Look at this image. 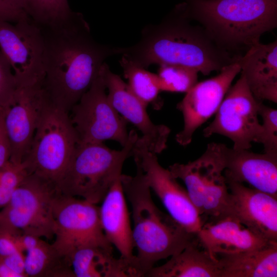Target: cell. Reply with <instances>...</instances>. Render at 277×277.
I'll list each match as a JSON object with an SVG mask.
<instances>
[{"instance_id": "cell-1", "label": "cell", "mask_w": 277, "mask_h": 277, "mask_svg": "<svg viewBox=\"0 0 277 277\" xmlns=\"http://www.w3.org/2000/svg\"><path fill=\"white\" fill-rule=\"evenodd\" d=\"M38 26L44 39L42 87L52 105L69 113L91 86L105 60L121 54V47L96 42L79 12Z\"/></svg>"}, {"instance_id": "cell-2", "label": "cell", "mask_w": 277, "mask_h": 277, "mask_svg": "<svg viewBox=\"0 0 277 277\" xmlns=\"http://www.w3.org/2000/svg\"><path fill=\"white\" fill-rule=\"evenodd\" d=\"M191 22L178 4L160 23L145 27L137 43L121 47V55L145 68L153 64L179 65L205 75L240 60L220 47L201 26Z\"/></svg>"}, {"instance_id": "cell-3", "label": "cell", "mask_w": 277, "mask_h": 277, "mask_svg": "<svg viewBox=\"0 0 277 277\" xmlns=\"http://www.w3.org/2000/svg\"><path fill=\"white\" fill-rule=\"evenodd\" d=\"M180 5L220 47L239 57L277 27V0H191Z\"/></svg>"}, {"instance_id": "cell-4", "label": "cell", "mask_w": 277, "mask_h": 277, "mask_svg": "<svg viewBox=\"0 0 277 277\" xmlns=\"http://www.w3.org/2000/svg\"><path fill=\"white\" fill-rule=\"evenodd\" d=\"M123 189L132 211L136 264L141 277L145 276L156 262L179 253L196 238L154 203L151 189L142 170L134 176L122 174Z\"/></svg>"}, {"instance_id": "cell-5", "label": "cell", "mask_w": 277, "mask_h": 277, "mask_svg": "<svg viewBox=\"0 0 277 277\" xmlns=\"http://www.w3.org/2000/svg\"><path fill=\"white\" fill-rule=\"evenodd\" d=\"M129 132L128 140L120 150L102 143H78L66 168L57 183L62 194L81 197L91 203L101 202L122 174L126 160L132 156L137 137Z\"/></svg>"}, {"instance_id": "cell-6", "label": "cell", "mask_w": 277, "mask_h": 277, "mask_svg": "<svg viewBox=\"0 0 277 277\" xmlns=\"http://www.w3.org/2000/svg\"><path fill=\"white\" fill-rule=\"evenodd\" d=\"M226 145L211 143L204 153L187 164L169 167L173 176L181 180L204 223L229 215L230 193L224 174Z\"/></svg>"}, {"instance_id": "cell-7", "label": "cell", "mask_w": 277, "mask_h": 277, "mask_svg": "<svg viewBox=\"0 0 277 277\" xmlns=\"http://www.w3.org/2000/svg\"><path fill=\"white\" fill-rule=\"evenodd\" d=\"M78 144L69 113L50 103L22 164L27 174H35L57 184Z\"/></svg>"}, {"instance_id": "cell-8", "label": "cell", "mask_w": 277, "mask_h": 277, "mask_svg": "<svg viewBox=\"0 0 277 277\" xmlns=\"http://www.w3.org/2000/svg\"><path fill=\"white\" fill-rule=\"evenodd\" d=\"M60 192L55 182L28 174L0 210V225L19 233L52 239L53 205Z\"/></svg>"}, {"instance_id": "cell-9", "label": "cell", "mask_w": 277, "mask_h": 277, "mask_svg": "<svg viewBox=\"0 0 277 277\" xmlns=\"http://www.w3.org/2000/svg\"><path fill=\"white\" fill-rule=\"evenodd\" d=\"M106 89L102 65L89 89L70 111L78 143L111 140L122 147L126 144L129 137L127 122L111 104Z\"/></svg>"}, {"instance_id": "cell-10", "label": "cell", "mask_w": 277, "mask_h": 277, "mask_svg": "<svg viewBox=\"0 0 277 277\" xmlns=\"http://www.w3.org/2000/svg\"><path fill=\"white\" fill-rule=\"evenodd\" d=\"M53 214L55 231L52 244L67 259L84 247L112 249L103 230L97 204L60 192L54 200Z\"/></svg>"}, {"instance_id": "cell-11", "label": "cell", "mask_w": 277, "mask_h": 277, "mask_svg": "<svg viewBox=\"0 0 277 277\" xmlns=\"http://www.w3.org/2000/svg\"><path fill=\"white\" fill-rule=\"evenodd\" d=\"M261 101L249 89L243 75L226 94L213 121L203 130L205 137L217 134L230 139L233 149L247 150L258 143L262 126L258 115Z\"/></svg>"}, {"instance_id": "cell-12", "label": "cell", "mask_w": 277, "mask_h": 277, "mask_svg": "<svg viewBox=\"0 0 277 277\" xmlns=\"http://www.w3.org/2000/svg\"><path fill=\"white\" fill-rule=\"evenodd\" d=\"M132 156L136 167L142 170L150 189L160 199L169 215L187 231L196 234L204 222L187 190L168 169L160 164L156 154L149 150L142 137L138 136L135 142Z\"/></svg>"}, {"instance_id": "cell-13", "label": "cell", "mask_w": 277, "mask_h": 277, "mask_svg": "<svg viewBox=\"0 0 277 277\" xmlns=\"http://www.w3.org/2000/svg\"><path fill=\"white\" fill-rule=\"evenodd\" d=\"M0 49L11 65L18 86L42 81L44 39L40 27L30 18L14 24L0 21Z\"/></svg>"}, {"instance_id": "cell-14", "label": "cell", "mask_w": 277, "mask_h": 277, "mask_svg": "<svg viewBox=\"0 0 277 277\" xmlns=\"http://www.w3.org/2000/svg\"><path fill=\"white\" fill-rule=\"evenodd\" d=\"M239 61L223 68L216 76L197 82L177 105L184 126L175 136L176 142L186 146L196 130L215 114L235 76L240 73Z\"/></svg>"}, {"instance_id": "cell-15", "label": "cell", "mask_w": 277, "mask_h": 277, "mask_svg": "<svg viewBox=\"0 0 277 277\" xmlns=\"http://www.w3.org/2000/svg\"><path fill=\"white\" fill-rule=\"evenodd\" d=\"M42 81L18 86L4 113L11 147L10 161L21 164L27 154L42 114L50 103Z\"/></svg>"}, {"instance_id": "cell-16", "label": "cell", "mask_w": 277, "mask_h": 277, "mask_svg": "<svg viewBox=\"0 0 277 277\" xmlns=\"http://www.w3.org/2000/svg\"><path fill=\"white\" fill-rule=\"evenodd\" d=\"M103 70L108 97L114 108L127 122L133 125L142 133L141 137L149 150L156 154L161 153L167 147L169 128L163 124H155L151 120L147 106L105 63L103 65Z\"/></svg>"}, {"instance_id": "cell-17", "label": "cell", "mask_w": 277, "mask_h": 277, "mask_svg": "<svg viewBox=\"0 0 277 277\" xmlns=\"http://www.w3.org/2000/svg\"><path fill=\"white\" fill-rule=\"evenodd\" d=\"M226 182L230 193L228 216L267 240L277 242V198L243 183Z\"/></svg>"}, {"instance_id": "cell-18", "label": "cell", "mask_w": 277, "mask_h": 277, "mask_svg": "<svg viewBox=\"0 0 277 277\" xmlns=\"http://www.w3.org/2000/svg\"><path fill=\"white\" fill-rule=\"evenodd\" d=\"M196 236L200 245L213 257L219 253L260 249L277 243L255 233L231 216L205 222Z\"/></svg>"}, {"instance_id": "cell-19", "label": "cell", "mask_w": 277, "mask_h": 277, "mask_svg": "<svg viewBox=\"0 0 277 277\" xmlns=\"http://www.w3.org/2000/svg\"><path fill=\"white\" fill-rule=\"evenodd\" d=\"M226 181L246 183L252 188L277 198V156L226 146L224 151Z\"/></svg>"}, {"instance_id": "cell-20", "label": "cell", "mask_w": 277, "mask_h": 277, "mask_svg": "<svg viewBox=\"0 0 277 277\" xmlns=\"http://www.w3.org/2000/svg\"><path fill=\"white\" fill-rule=\"evenodd\" d=\"M240 73L259 101L277 102V41L258 42L239 60Z\"/></svg>"}, {"instance_id": "cell-21", "label": "cell", "mask_w": 277, "mask_h": 277, "mask_svg": "<svg viewBox=\"0 0 277 277\" xmlns=\"http://www.w3.org/2000/svg\"><path fill=\"white\" fill-rule=\"evenodd\" d=\"M101 202L100 219L105 236L118 250L121 258L134 260L132 229L121 177L111 186Z\"/></svg>"}, {"instance_id": "cell-22", "label": "cell", "mask_w": 277, "mask_h": 277, "mask_svg": "<svg viewBox=\"0 0 277 277\" xmlns=\"http://www.w3.org/2000/svg\"><path fill=\"white\" fill-rule=\"evenodd\" d=\"M68 260L74 277H140L135 259L116 258L112 249L82 248L73 252Z\"/></svg>"}, {"instance_id": "cell-23", "label": "cell", "mask_w": 277, "mask_h": 277, "mask_svg": "<svg viewBox=\"0 0 277 277\" xmlns=\"http://www.w3.org/2000/svg\"><path fill=\"white\" fill-rule=\"evenodd\" d=\"M146 277H220L217 260L199 243L196 236L164 264L152 268Z\"/></svg>"}, {"instance_id": "cell-24", "label": "cell", "mask_w": 277, "mask_h": 277, "mask_svg": "<svg viewBox=\"0 0 277 277\" xmlns=\"http://www.w3.org/2000/svg\"><path fill=\"white\" fill-rule=\"evenodd\" d=\"M25 251V270L30 277H74L68 259L43 238L27 234L19 237Z\"/></svg>"}, {"instance_id": "cell-25", "label": "cell", "mask_w": 277, "mask_h": 277, "mask_svg": "<svg viewBox=\"0 0 277 277\" xmlns=\"http://www.w3.org/2000/svg\"><path fill=\"white\" fill-rule=\"evenodd\" d=\"M220 277H276L277 243L264 248L234 253H219Z\"/></svg>"}, {"instance_id": "cell-26", "label": "cell", "mask_w": 277, "mask_h": 277, "mask_svg": "<svg viewBox=\"0 0 277 277\" xmlns=\"http://www.w3.org/2000/svg\"><path fill=\"white\" fill-rule=\"evenodd\" d=\"M120 63L131 92L147 107L153 104L154 107H160L161 90L157 74L147 71L123 55Z\"/></svg>"}, {"instance_id": "cell-27", "label": "cell", "mask_w": 277, "mask_h": 277, "mask_svg": "<svg viewBox=\"0 0 277 277\" xmlns=\"http://www.w3.org/2000/svg\"><path fill=\"white\" fill-rule=\"evenodd\" d=\"M198 73L182 65H160L157 75L161 91L186 93L197 83Z\"/></svg>"}, {"instance_id": "cell-28", "label": "cell", "mask_w": 277, "mask_h": 277, "mask_svg": "<svg viewBox=\"0 0 277 277\" xmlns=\"http://www.w3.org/2000/svg\"><path fill=\"white\" fill-rule=\"evenodd\" d=\"M24 4L27 16L38 25L57 22L73 12L68 0H24Z\"/></svg>"}, {"instance_id": "cell-29", "label": "cell", "mask_w": 277, "mask_h": 277, "mask_svg": "<svg viewBox=\"0 0 277 277\" xmlns=\"http://www.w3.org/2000/svg\"><path fill=\"white\" fill-rule=\"evenodd\" d=\"M263 123L258 143L264 147V153L277 156V110L261 102L259 109Z\"/></svg>"}, {"instance_id": "cell-30", "label": "cell", "mask_w": 277, "mask_h": 277, "mask_svg": "<svg viewBox=\"0 0 277 277\" xmlns=\"http://www.w3.org/2000/svg\"><path fill=\"white\" fill-rule=\"evenodd\" d=\"M27 174L22 163L9 161L0 168V209L8 203L13 193Z\"/></svg>"}, {"instance_id": "cell-31", "label": "cell", "mask_w": 277, "mask_h": 277, "mask_svg": "<svg viewBox=\"0 0 277 277\" xmlns=\"http://www.w3.org/2000/svg\"><path fill=\"white\" fill-rule=\"evenodd\" d=\"M16 78L7 58L0 50V109L6 110L17 88Z\"/></svg>"}, {"instance_id": "cell-32", "label": "cell", "mask_w": 277, "mask_h": 277, "mask_svg": "<svg viewBox=\"0 0 277 277\" xmlns=\"http://www.w3.org/2000/svg\"><path fill=\"white\" fill-rule=\"evenodd\" d=\"M27 18L24 0H0V21L16 23Z\"/></svg>"}, {"instance_id": "cell-33", "label": "cell", "mask_w": 277, "mask_h": 277, "mask_svg": "<svg viewBox=\"0 0 277 277\" xmlns=\"http://www.w3.org/2000/svg\"><path fill=\"white\" fill-rule=\"evenodd\" d=\"M5 110L0 109V168L8 161L11 156V147L4 124Z\"/></svg>"}, {"instance_id": "cell-34", "label": "cell", "mask_w": 277, "mask_h": 277, "mask_svg": "<svg viewBox=\"0 0 277 277\" xmlns=\"http://www.w3.org/2000/svg\"><path fill=\"white\" fill-rule=\"evenodd\" d=\"M2 257L6 266L18 277H27L25 273V255H23V252L18 251Z\"/></svg>"}, {"instance_id": "cell-35", "label": "cell", "mask_w": 277, "mask_h": 277, "mask_svg": "<svg viewBox=\"0 0 277 277\" xmlns=\"http://www.w3.org/2000/svg\"><path fill=\"white\" fill-rule=\"evenodd\" d=\"M0 277H18L6 266L1 255H0Z\"/></svg>"}, {"instance_id": "cell-36", "label": "cell", "mask_w": 277, "mask_h": 277, "mask_svg": "<svg viewBox=\"0 0 277 277\" xmlns=\"http://www.w3.org/2000/svg\"><path fill=\"white\" fill-rule=\"evenodd\" d=\"M191 1V0H183V1Z\"/></svg>"}]
</instances>
